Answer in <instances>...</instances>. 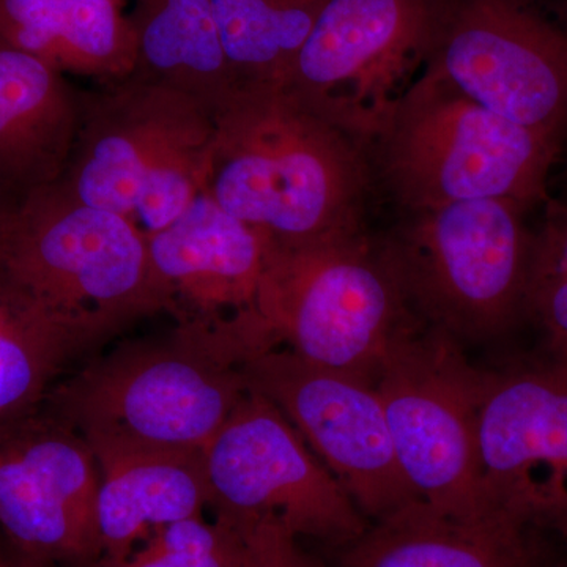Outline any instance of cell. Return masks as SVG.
Returning <instances> with one entry per match:
<instances>
[{"instance_id":"1","label":"cell","mask_w":567,"mask_h":567,"mask_svg":"<svg viewBox=\"0 0 567 567\" xmlns=\"http://www.w3.org/2000/svg\"><path fill=\"white\" fill-rule=\"evenodd\" d=\"M203 193L271 244L361 233L363 141L286 85L240 84L215 111Z\"/></svg>"},{"instance_id":"2","label":"cell","mask_w":567,"mask_h":567,"mask_svg":"<svg viewBox=\"0 0 567 567\" xmlns=\"http://www.w3.org/2000/svg\"><path fill=\"white\" fill-rule=\"evenodd\" d=\"M244 315L175 323L96 354L51 388L40 410L92 443L203 451L248 393Z\"/></svg>"},{"instance_id":"3","label":"cell","mask_w":567,"mask_h":567,"mask_svg":"<svg viewBox=\"0 0 567 567\" xmlns=\"http://www.w3.org/2000/svg\"><path fill=\"white\" fill-rule=\"evenodd\" d=\"M0 286L102 346L164 312L147 237L59 182L0 203Z\"/></svg>"},{"instance_id":"4","label":"cell","mask_w":567,"mask_h":567,"mask_svg":"<svg viewBox=\"0 0 567 567\" xmlns=\"http://www.w3.org/2000/svg\"><path fill=\"white\" fill-rule=\"evenodd\" d=\"M213 133L210 106L132 74L84 92L80 130L58 182L81 203L128 219L148 237L203 193Z\"/></svg>"},{"instance_id":"5","label":"cell","mask_w":567,"mask_h":567,"mask_svg":"<svg viewBox=\"0 0 567 567\" xmlns=\"http://www.w3.org/2000/svg\"><path fill=\"white\" fill-rule=\"evenodd\" d=\"M254 319L267 350L374 383L421 322L382 245L363 233L301 245H268Z\"/></svg>"},{"instance_id":"6","label":"cell","mask_w":567,"mask_h":567,"mask_svg":"<svg viewBox=\"0 0 567 567\" xmlns=\"http://www.w3.org/2000/svg\"><path fill=\"white\" fill-rule=\"evenodd\" d=\"M388 185L410 212L462 200L546 204L561 148L425 71L374 137Z\"/></svg>"},{"instance_id":"7","label":"cell","mask_w":567,"mask_h":567,"mask_svg":"<svg viewBox=\"0 0 567 567\" xmlns=\"http://www.w3.org/2000/svg\"><path fill=\"white\" fill-rule=\"evenodd\" d=\"M527 205L462 200L410 212L382 245L417 319L462 342L492 341L527 317L535 230Z\"/></svg>"},{"instance_id":"8","label":"cell","mask_w":567,"mask_h":567,"mask_svg":"<svg viewBox=\"0 0 567 567\" xmlns=\"http://www.w3.org/2000/svg\"><path fill=\"white\" fill-rule=\"evenodd\" d=\"M486 371L466 361L462 344L420 322L388 354L375 388L399 468L416 502L446 516L492 511L477 466V410Z\"/></svg>"},{"instance_id":"9","label":"cell","mask_w":567,"mask_h":567,"mask_svg":"<svg viewBox=\"0 0 567 567\" xmlns=\"http://www.w3.org/2000/svg\"><path fill=\"white\" fill-rule=\"evenodd\" d=\"M427 55L432 74L565 151V14L543 0H445Z\"/></svg>"},{"instance_id":"10","label":"cell","mask_w":567,"mask_h":567,"mask_svg":"<svg viewBox=\"0 0 567 567\" xmlns=\"http://www.w3.org/2000/svg\"><path fill=\"white\" fill-rule=\"evenodd\" d=\"M210 509L229 525L276 518L328 554L369 527L281 410L249 391L203 450Z\"/></svg>"},{"instance_id":"11","label":"cell","mask_w":567,"mask_h":567,"mask_svg":"<svg viewBox=\"0 0 567 567\" xmlns=\"http://www.w3.org/2000/svg\"><path fill=\"white\" fill-rule=\"evenodd\" d=\"M445 0H328L286 87L334 125L374 140L429 54Z\"/></svg>"},{"instance_id":"12","label":"cell","mask_w":567,"mask_h":567,"mask_svg":"<svg viewBox=\"0 0 567 567\" xmlns=\"http://www.w3.org/2000/svg\"><path fill=\"white\" fill-rule=\"evenodd\" d=\"M246 386L274 402L369 524L416 502L374 383L276 349L249 358Z\"/></svg>"},{"instance_id":"13","label":"cell","mask_w":567,"mask_h":567,"mask_svg":"<svg viewBox=\"0 0 567 567\" xmlns=\"http://www.w3.org/2000/svg\"><path fill=\"white\" fill-rule=\"evenodd\" d=\"M477 466L492 511L567 543V360L550 354L486 371Z\"/></svg>"},{"instance_id":"14","label":"cell","mask_w":567,"mask_h":567,"mask_svg":"<svg viewBox=\"0 0 567 567\" xmlns=\"http://www.w3.org/2000/svg\"><path fill=\"white\" fill-rule=\"evenodd\" d=\"M100 470L84 436L37 410L0 427V527L14 548L55 567H95Z\"/></svg>"},{"instance_id":"15","label":"cell","mask_w":567,"mask_h":567,"mask_svg":"<svg viewBox=\"0 0 567 567\" xmlns=\"http://www.w3.org/2000/svg\"><path fill=\"white\" fill-rule=\"evenodd\" d=\"M270 240L200 193L169 226L148 235L164 312L210 323L251 311Z\"/></svg>"},{"instance_id":"16","label":"cell","mask_w":567,"mask_h":567,"mask_svg":"<svg viewBox=\"0 0 567 567\" xmlns=\"http://www.w3.org/2000/svg\"><path fill=\"white\" fill-rule=\"evenodd\" d=\"M554 539L513 514L457 518L413 502L331 554V567H554Z\"/></svg>"},{"instance_id":"17","label":"cell","mask_w":567,"mask_h":567,"mask_svg":"<svg viewBox=\"0 0 567 567\" xmlns=\"http://www.w3.org/2000/svg\"><path fill=\"white\" fill-rule=\"evenodd\" d=\"M100 470L96 522L104 561H121L156 528L210 505L203 451L92 443Z\"/></svg>"},{"instance_id":"18","label":"cell","mask_w":567,"mask_h":567,"mask_svg":"<svg viewBox=\"0 0 567 567\" xmlns=\"http://www.w3.org/2000/svg\"><path fill=\"white\" fill-rule=\"evenodd\" d=\"M84 92L0 35V194L58 182L80 130Z\"/></svg>"},{"instance_id":"19","label":"cell","mask_w":567,"mask_h":567,"mask_svg":"<svg viewBox=\"0 0 567 567\" xmlns=\"http://www.w3.org/2000/svg\"><path fill=\"white\" fill-rule=\"evenodd\" d=\"M0 35L59 73L100 85L136 66L132 22L111 0H0Z\"/></svg>"},{"instance_id":"20","label":"cell","mask_w":567,"mask_h":567,"mask_svg":"<svg viewBox=\"0 0 567 567\" xmlns=\"http://www.w3.org/2000/svg\"><path fill=\"white\" fill-rule=\"evenodd\" d=\"M134 73L196 96L213 111L237 87L213 0H136Z\"/></svg>"},{"instance_id":"21","label":"cell","mask_w":567,"mask_h":567,"mask_svg":"<svg viewBox=\"0 0 567 567\" xmlns=\"http://www.w3.org/2000/svg\"><path fill=\"white\" fill-rule=\"evenodd\" d=\"M102 344L0 286V427L37 412L66 365Z\"/></svg>"},{"instance_id":"22","label":"cell","mask_w":567,"mask_h":567,"mask_svg":"<svg viewBox=\"0 0 567 567\" xmlns=\"http://www.w3.org/2000/svg\"><path fill=\"white\" fill-rule=\"evenodd\" d=\"M328 0H213L224 54L240 84L284 85Z\"/></svg>"},{"instance_id":"23","label":"cell","mask_w":567,"mask_h":567,"mask_svg":"<svg viewBox=\"0 0 567 567\" xmlns=\"http://www.w3.org/2000/svg\"><path fill=\"white\" fill-rule=\"evenodd\" d=\"M95 567H256L244 537L226 522L204 516L156 528L141 548L121 561Z\"/></svg>"},{"instance_id":"24","label":"cell","mask_w":567,"mask_h":567,"mask_svg":"<svg viewBox=\"0 0 567 567\" xmlns=\"http://www.w3.org/2000/svg\"><path fill=\"white\" fill-rule=\"evenodd\" d=\"M234 528L244 537L256 567H330L276 518H260Z\"/></svg>"},{"instance_id":"25","label":"cell","mask_w":567,"mask_h":567,"mask_svg":"<svg viewBox=\"0 0 567 567\" xmlns=\"http://www.w3.org/2000/svg\"><path fill=\"white\" fill-rule=\"evenodd\" d=\"M540 278H567V205L554 199L533 240L529 279Z\"/></svg>"},{"instance_id":"26","label":"cell","mask_w":567,"mask_h":567,"mask_svg":"<svg viewBox=\"0 0 567 567\" xmlns=\"http://www.w3.org/2000/svg\"><path fill=\"white\" fill-rule=\"evenodd\" d=\"M14 548V547H13ZM0 567H55L50 563L40 561L29 557V555L22 554V551L14 548L13 555H7V557H0Z\"/></svg>"},{"instance_id":"27","label":"cell","mask_w":567,"mask_h":567,"mask_svg":"<svg viewBox=\"0 0 567 567\" xmlns=\"http://www.w3.org/2000/svg\"><path fill=\"white\" fill-rule=\"evenodd\" d=\"M111 2L118 3V6L125 7L126 0H111Z\"/></svg>"},{"instance_id":"28","label":"cell","mask_w":567,"mask_h":567,"mask_svg":"<svg viewBox=\"0 0 567 567\" xmlns=\"http://www.w3.org/2000/svg\"><path fill=\"white\" fill-rule=\"evenodd\" d=\"M3 199H6V197H3L2 194H0V203H2Z\"/></svg>"},{"instance_id":"29","label":"cell","mask_w":567,"mask_h":567,"mask_svg":"<svg viewBox=\"0 0 567 567\" xmlns=\"http://www.w3.org/2000/svg\"><path fill=\"white\" fill-rule=\"evenodd\" d=\"M561 567H567V558H566V561L563 563V566Z\"/></svg>"}]
</instances>
